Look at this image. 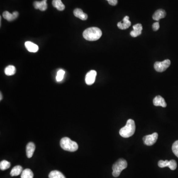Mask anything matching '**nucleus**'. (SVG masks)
Listing matches in <instances>:
<instances>
[{
    "mask_svg": "<svg viewBox=\"0 0 178 178\" xmlns=\"http://www.w3.org/2000/svg\"><path fill=\"white\" fill-rule=\"evenodd\" d=\"M22 167L20 165H17L15 166L12 168V170H11V176H17L21 174L22 172Z\"/></svg>",
    "mask_w": 178,
    "mask_h": 178,
    "instance_id": "dca6fc26",
    "label": "nucleus"
},
{
    "mask_svg": "<svg viewBox=\"0 0 178 178\" xmlns=\"http://www.w3.org/2000/svg\"><path fill=\"white\" fill-rule=\"evenodd\" d=\"M136 130L135 123L133 120H128L126 125L124 127L122 128L119 131V134L121 137L125 138H127L131 137L134 134Z\"/></svg>",
    "mask_w": 178,
    "mask_h": 178,
    "instance_id": "f03ea898",
    "label": "nucleus"
},
{
    "mask_svg": "<svg viewBox=\"0 0 178 178\" xmlns=\"http://www.w3.org/2000/svg\"><path fill=\"white\" fill-rule=\"evenodd\" d=\"M177 164L175 160H171L169 161V165L168 167L171 170H175L177 168Z\"/></svg>",
    "mask_w": 178,
    "mask_h": 178,
    "instance_id": "a878e982",
    "label": "nucleus"
},
{
    "mask_svg": "<svg viewBox=\"0 0 178 178\" xmlns=\"http://www.w3.org/2000/svg\"><path fill=\"white\" fill-rule=\"evenodd\" d=\"M85 39L89 41H94L98 40L102 36V32L98 27H90L85 30L83 33Z\"/></svg>",
    "mask_w": 178,
    "mask_h": 178,
    "instance_id": "f257e3e1",
    "label": "nucleus"
},
{
    "mask_svg": "<svg viewBox=\"0 0 178 178\" xmlns=\"http://www.w3.org/2000/svg\"><path fill=\"white\" fill-rule=\"evenodd\" d=\"M131 25V22L129 20V17L128 16H125L124 17L123 22H119L117 23V26L121 30L126 29L130 26Z\"/></svg>",
    "mask_w": 178,
    "mask_h": 178,
    "instance_id": "6e6552de",
    "label": "nucleus"
},
{
    "mask_svg": "<svg viewBox=\"0 0 178 178\" xmlns=\"http://www.w3.org/2000/svg\"><path fill=\"white\" fill-rule=\"evenodd\" d=\"M107 1L109 3V5H113V6L116 5L118 3V0H107Z\"/></svg>",
    "mask_w": 178,
    "mask_h": 178,
    "instance_id": "cd10ccee",
    "label": "nucleus"
},
{
    "mask_svg": "<svg viewBox=\"0 0 178 178\" xmlns=\"http://www.w3.org/2000/svg\"><path fill=\"white\" fill-rule=\"evenodd\" d=\"M34 7L36 9H40L41 11H45L47 9L48 5L47 0H43L42 1H35L33 3Z\"/></svg>",
    "mask_w": 178,
    "mask_h": 178,
    "instance_id": "1a4fd4ad",
    "label": "nucleus"
},
{
    "mask_svg": "<svg viewBox=\"0 0 178 178\" xmlns=\"http://www.w3.org/2000/svg\"><path fill=\"white\" fill-rule=\"evenodd\" d=\"M159 22H154L152 25V29L154 31L158 30L159 28Z\"/></svg>",
    "mask_w": 178,
    "mask_h": 178,
    "instance_id": "bb28decb",
    "label": "nucleus"
},
{
    "mask_svg": "<svg viewBox=\"0 0 178 178\" xmlns=\"http://www.w3.org/2000/svg\"><path fill=\"white\" fill-rule=\"evenodd\" d=\"M96 71L92 70L87 73L85 77V82L88 85H92L94 83L97 76Z\"/></svg>",
    "mask_w": 178,
    "mask_h": 178,
    "instance_id": "0eeeda50",
    "label": "nucleus"
},
{
    "mask_svg": "<svg viewBox=\"0 0 178 178\" xmlns=\"http://www.w3.org/2000/svg\"><path fill=\"white\" fill-rule=\"evenodd\" d=\"M153 103L155 106H161L162 108H166L167 104L165 102V100L161 96H157L154 98L153 101Z\"/></svg>",
    "mask_w": 178,
    "mask_h": 178,
    "instance_id": "9b49d317",
    "label": "nucleus"
},
{
    "mask_svg": "<svg viewBox=\"0 0 178 178\" xmlns=\"http://www.w3.org/2000/svg\"><path fill=\"white\" fill-rule=\"evenodd\" d=\"M3 16L5 19L9 21H12L16 19L12 13H11L8 11H5L3 12Z\"/></svg>",
    "mask_w": 178,
    "mask_h": 178,
    "instance_id": "412c9836",
    "label": "nucleus"
},
{
    "mask_svg": "<svg viewBox=\"0 0 178 178\" xmlns=\"http://www.w3.org/2000/svg\"><path fill=\"white\" fill-rule=\"evenodd\" d=\"M169 165V161L166 160L165 161L164 160H160L158 163V165L160 168H164L166 167H168Z\"/></svg>",
    "mask_w": 178,
    "mask_h": 178,
    "instance_id": "393cba45",
    "label": "nucleus"
},
{
    "mask_svg": "<svg viewBox=\"0 0 178 178\" xmlns=\"http://www.w3.org/2000/svg\"><path fill=\"white\" fill-rule=\"evenodd\" d=\"M10 166H11L10 162L5 160L2 161L0 163V169L3 171L9 169L10 167Z\"/></svg>",
    "mask_w": 178,
    "mask_h": 178,
    "instance_id": "4be33fe9",
    "label": "nucleus"
},
{
    "mask_svg": "<svg viewBox=\"0 0 178 178\" xmlns=\"http://www.w3.org/2000/svg\"><path fill=\"white\" fill-rule=\"evenodd\" d=\"M157 139H158V134L157 133H154L152 134L145 136L143 138V141L145 145L148 146H151L156 142Z\"/></svg>",
    "mask_w": 178,
    "mask_h": 178,
    "instance_id": "423d86ee",
    "label": "nucleus"
},
{
    "mask_svg": "<svg viewBox=\"0 0 178 178\" xmlns=\"http://www.w3.org/2000/svg\"><path fill=\"white\" fill-rule=\"evenodd\" d=\"M52 4L59 11H63L65 9V5L61 2V0H53L52 2Z\"/></svg>",
    "mask_w": 178,
    "mask_h": 178,
    "instance_id": "f3484780",
    "label": "nucleus"
},
{
    "mask_svg": "<svg viewBox=\"0 0 178 178\" xmlns=\"http://www.w3.org/2000/svg\"><path fill=\"white\" fill-rule=\"evenodd\" d=\"M171 64V61L169 60H166L161 62L157 61L154 64V68L156 71L162 72L166 70Z\"/></svg>",
    "mask_w": 178,
    "mask_h": 178,
    "instance_id": "39448f33",
    "label": "nucleus"
},
{
    "mask_svg": "<svg viewBox=\"0 0 178 178\" xmlns=\"http://www.w3.org/2000/svg\"><path fill=\"white\" fill-rule=\"evenodd\" d=\"M166 13L163 9H158L153 15L152 18L154 20L159 21L160 19H163L166 16Z\"/></svg>",
    "mask_w": 178,
    "mask_h": 178,
    "instance_id": "f8f14e48",
    "label": "nucleus"
},
{
    "mask_svg": "<svg viewBox=\"0 0 178 178\" xmlns=\"http://www.w3.org/2000/svg\"><path fill=\"white\" fill-rule=\"evenodd\" d=\"M172 149L174 154L178 158V140L173 143Z\"/></svg>",
    "mask_w": 178,
    "mask_h": 178,
    "instance_id": "b1692460",
    "label": "nucleus"
},
{
    "mask_svg": "<svg viewBox=\"0 0 178 178\" xmlns=\"http://www.w3.org/2000/svg\"><path fill=\"white\" fill-rule=\"evenodd\" d=\"M34 174L30 169L23 170L21 174V178H33Z\"/></svg>",
    "mask_w": 178,
    "mask_h": 178,
    "instance_id": "aec40b11",
    "label": "nucleus"
},
{
    "mask_svg": "<svg viewBox=\"0 0 178 178\" xmlns=\"http://www.w3.org/2000/svg\"><path fill=\"white\" fill-rule=\"evenodd\" d=\"M0 96H1V98H0V101H2V98H3V97H2V94L1 93V94H0Z\"/></svg>",
    "mask_w": 178,
    "mask_h": 178,
    "instance_id": "c756f323",
    "label": "nucleus"
},
{
    "mask_svg": "<svg viewBox=\"0 0 178 178\" xmlns=\"http://www.w3.org/2000/svg\"><path fill=\"white\" fill-rule=\"evenodd\" d=\"M133 30L130 33L131 36L133 37H136L139 36L142 34V26L140 23L135 24L133 26Z\"/></svg>",
    "mask_w": 178,
    "mask_h": 178,
    "instance_id": "9d476101",
    "label": "nucleus"
},
{
    "mask_svg": "<svg viewBox=\"0 0 178 178\" xmlns=\"http://www.w3.org/2000/svg\"><path fill=\"white\" fill-rule=\"evenodd\" d=\"M60 145L63 149L68 152H75L78 149V144L68 137H64L61 139Z\"/></svg>",
    "mask_w": 178,
    "mask_h": 178,
    "instance_id": "7ed1b4c3",
    "label": "nucleus"
},
{
    "mask_svg": "<svg viewBox=\"0 0 178 178\" xmlns=\"http://www.w3.org/2000/svg\"><path fill=\"white\" fill-rule=\"evenodd\" d=\"M35 150V145L33 142H30L26 146V156L29 158H31Z\"/></svg>",
    "mask_w": 178,
    "mask_h": 178,
    "instance_id": "2eb2a0df",
    "label": "nucleus"
},
{
    "mask_svg": "<svg viewBox=\"0 0 178 178\" xmlns=\"http://www.w3.org/2000/svg\"><path fill=\"white\" fill-rule=\"evenodd\" d=\"M49 178H66L63 173L59 171H57V170H54V171H51L49 175Z\"/></svg>",
    "mask_w": 178,
    "mask_h": 178,
    "instance_id": "6ab92c4d",
    "label": "nucleus"
},
{
    "mask_svg": "<svg viewBox=\"0 0 178 178\" xmlns=\"http://www.w3.org/2000/svg\"><path fill=\"white\" fill-rule=\"evenodd\" d=\"M12 14L14 15V16H15V17L16 19L17 17H18V16H19V12H16V11L13 12H12Z\"/></svg>",
    "mask_w": 178,
    "mask_h": 178,
    "instance_id": "c85d7f7f",
    "label": "nucleus"
},
{
    "mask_svg": "<svg viewBox=\"0 0 178 178\" xmlns=\"http://www.w3.org/2000/svg\"><path fill=\"white\" fill-rule=\"evenodd\" d=\"M65 74V71L63 70H60L57 72V75L56 77V80L57 82H60L63 79L64 75Z\"/></svg>",
    "mask_w": 178,
    "mask_h": 178,
    "instance_id": "5701e85b",
    "label": "nucleus"
},
{
    "mask_svg": "<svg viewBox=\"0 0 178 178\" xmlns=\"http://www.w3.org/2000/svg\"><path fill=\"white\" fill-rule=\"evenodd\" d=\"M127 165V162L124 159L120 158L112 166V175L113 177L115 178L119 177L121 172L126 168Z\"/></svg>",
    "mask_w": 178,
    "mask_h": 178,
    "instance_id": "20e7f679",
    "label": "nucleus"
},
{
    "mask_svg": "<svg viewBox=\"0 0 178 178\" xmlns=\"http://www.w3.org/2000/svg\"><path fill=\"white\" fill-rule=\"evenodd\" d=\"M16 72V68L13 65H9L5 69V73L7 76H12Z\"/></svg>",
    "mask_w": 178,
    "mask_h": 178,
    "instance_id": "a211bd4d",
    "label": "nucleus"
},
{
    "mask_svg": "<svg viewBox=\"0 0 178 178\" xmlns=\"http://www.w3.org/2000/svg\"><path fill=\"white\" fill-rule=\"evenodd\" d=\"M25 46L26 49L29 52L36 53L39 50V47L36 44L30 41L25 43Z\"/></svg>",
    "mask_w": 178,
    "mask_h": 178,
    "instance_id": "ddd939ff",
    "label": "nucleus"
},
{
    "mask_svg": "<svg viewBox=\"0 0 178 178\" xmlns=\"http://www.w3.org/2000/svg\"><path fill=\"white\" fill-rule=\"evenodd\" d=\"M74 15L76 17L82 20H86L88 19V15L86 13H84L82 9H76L73 12Z\"/></svg>",
    "mask_w": 178,
    "mask_h": 178,
    "instance_id": "4468645a",
    "label": "nucleus"
}]
</instances>
